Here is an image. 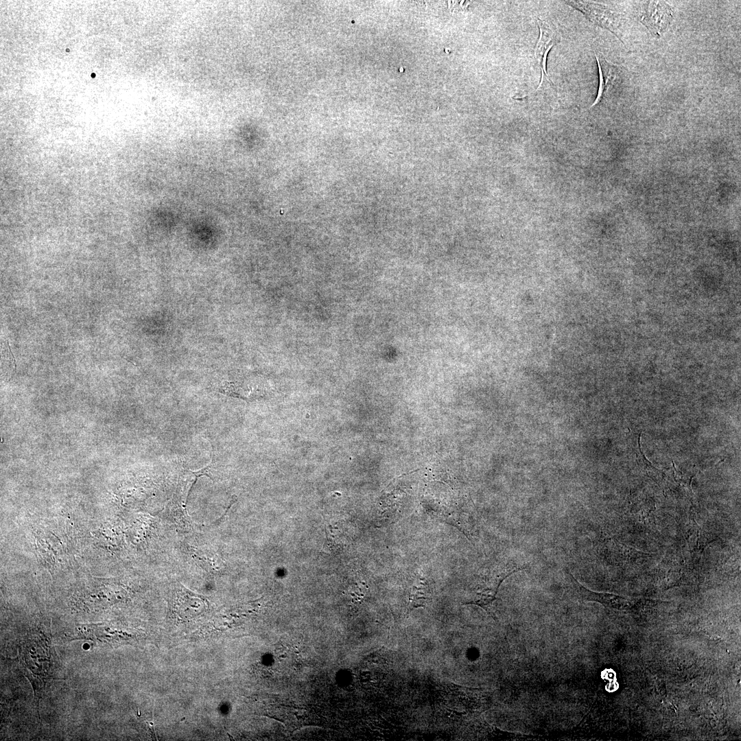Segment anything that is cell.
Returning <instances> with one entry per match:
<instances>
[{"label":"cell","mask_w":741,"mask_h":741,"mask_svg":"<svg viewBox=\"0 0 741 741\" xmlns=\"http://www.w3.org/2000/svg\"><path fill=\"white\" fill-rule=\"evenodd\" d=\"M211 467H212V463L211 464L205 467L204 468L198 470V471H193L190 470V471L196 476V480L193 483V484H192V486H191V489H190V490H189V491L188 493L187 501L188 500V498H189V494H190V492H191V490L193 486L195 484V483L196 482V481H197V480H198V478L199 477L202 476V475H205V476L209 477L211 480H213V477L211 475Z\"/></svg>","instance_id":"obj_7"},{"label":"cell","mask_w":741,"mask_h":741,"mask_svg":"<svg viewBox=\"0 0 741 741\" xmlns=\"http://www.w3.org/2000/svg\"><path fill=\"white\" fill-rule=\"evenodd\" d=\"M599 73V87L597 97L591 108L609 99L615 93L622 82V72L614 64L600 54H595Z\"/></svg>","instance_id":"obj_4"},{"label":"cell","mask_w":741,"mask_h":741,"mask_svg":"<svg viewBox=\"0 0 741 741\" xmlns=\"http://www.w3.org/2000/svg\"><path fill=\"white\" fill-rule=\"evenodd\" d=\"M431 600L429 584L425 578H421L412 587L408 596V607H425Z\"/></svg>","instance_id":"obj_6"},{"label":"cell","mask_w":741,"mask_h":741,"mask_svg":"<svg viewBox=\"0 0 741 741\" xmlns=\"http://www.w3.org/2000/svg\"><path fill=\"white\" fill-rule=\"evenodd\" d=\"M519 570L518 566L513 564H508L495 569L485 576L477 587L478 591L475 593V597L464 604L477 605L495 618L494 602L499 586L507 577Z\"/></svg>","instance_id":"obj_1"},{"label":"cell","mask_w":741,"mask_h":741,"mask_svg":"<svg viewBox=\"0 0 741 741\" xmlns=\"http://www.w3.org/2000/svg\"><path fill=\"white\" fill-rule=\"evenodd\" d=\"M645 3L641 21L650 31L660 36L672 19V10L663 1Z\"/></svg>","instance_id":"obj_5"},{"label":"cell","mask_w":741,"mask_h":741,"mask_svg":"<svg viewBox=\"0 0 741 741\" xmlns=\"http://www.w3.org/2000/svg\"><path fill=\"white\" fill-rule=\"evenodd\" d=\"M537 23L539 30V37L534 49V56L541 71V80L534 92L529 93L524 97H517L516 99H522L538 92L546 82L554 86L548 74L546 64L549 51L559 41L556 32L550 27L548 23L538 18Z\"/></svg>","instance_id":"obj_2"},{"label":"cell","mask_w":741,"mask_h":741,"mask_svg":"<svg viewBox=\"0 0 741 741\" xmlns=\"http://www.w3.org/2000/svg\"><path fill=\"white\" fill-rule=\"evenodd\" d=\"M565 4L581 12L589 21L618 36V15L609 8L589 1H565Z\"/></svg>","instance_id":"obj_3"}]
</instances>
